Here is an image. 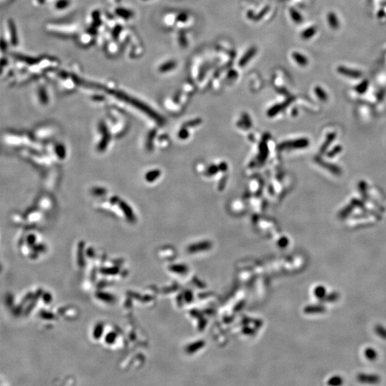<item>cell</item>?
Returning <instances> with one entry per match:
<instances>
[{
    "instance_id": "1",
    "label": "cell",
    "mask_w": 386,
    "mask_h": 386,
    "mask_svg": "<svg viewBox=\"0 0 386 386\" xmlns=\"http://www.w3.org/2000/svg\"><path fill=\"white\" fill-rule=\"evenodd\" d=\"M357 379L362 383L366 384H378L380 383V378L376 374H366V373H359L357 376Z\"/></svg>"
},
{
    "instance_id": "2",
    "label": "cell",
    "mask_w": 386,
    "mask_h": 386,
    "mask_svg": "<svg viewBox=\"0 0 386 386\" xmlns=\"http://www.w3.org/2000/svg\"><path fill=\"white\" fill-rule=\"evenodd\" d=\"M72 6V0H55L52 3V10L55 12H65Z\"/></svg>"
},
{
    "instance_id": "3",
    "label": "cell",
    "mask_w": 386,
    "mask_h": 386,
    "mask_svg": "<svg viewBox=\"0 0 386 386\" xmlns=\"http://www.w3.org/2000/svg\"><path fill=\"white\" fill-rule=\"evenodd\" d=\"M337 70L340 74H343V75H345V76L350 77H352V78H359L360 77H361L362 75V73L360 72L359 70H356V69H351V68H347V67H344V66L343 67H338Z\"/></svg>"
},
{
    "instance_id": "4",
    "label": "cell",
    "mask_w": 386,
    "mask_h": 386,
    "mask_svg": "<svg viewBox=\"0 0 386 386\" xmlns=\"http://www.w3.org/2000/svg\"><path fill=\"white\" fill-rule=\"evenodd\" d=\"M326 308L323 305H311L306 306L304 309V312L306 314L316 315L325 313Z\"/></svg>"
},
{
    "instance_id": "5",
    "label": "cell",
    "mask_w": 386,
    "mask_h": 386,
    "mask_svg": "<svg viewBox=\"0 0 386 386\" xmlns=\"http://www.w3.org/2000/svg\"><path fill=\"white\" fill-rule=\"evenodd\" d=\"M327 23L332 30H337L340 27V22L338 16L333 12H330L327 16Z\"/></svg>"
},
{
    "instance_id": "6",
    "label": "cell",
    "mask_w": 386,
    "mask_h": 386,
    "mask_svg": "<svg viewBox=\"0 0 386 386\" xmlns=\"http://www.w3.org/2000/svg\"><path fill=\"white\" fill-rule=\"evenodd\" d=\"M340 297V293L338 292H332L330 293L326 294L323 299H321V302L322 303H335L338 301Z\"/></svg>"
},
{
    "instance_id": "7",
    "label": "cell",
    "mask_w": 386,
    "mask_h": 386,
    "mask_svg": "<svg viewBox=\"0 0 386 386\" xmlns=\"http://www.w3.org/2000/svg\"><path fill=\"white\" fill-rule=\"evenodd\" d=\"M364 356L370 361H374L378 358V353L373 347H367L364 350Z\"/></svg>"
},
{
    "instance_id": "8",
    "label": "cell",
    "mask_w": 386,
    "mask_h": 386,
    "mask_svg": "<svg viewBox=\"0 0 386 386\" xmlns=\"http://www.w3.org/2000/svg\"><path fill=\"white\" fill-rule=\"evenodd\" d=\"M313 293H314V295L315 296L318 300H321V299H323V298L327 294L326 288H325L323 285H318V286H316L315 288L313 290Z\"/></svg>"
},
{
    "instance_id": "9",
    "label": "cell",
    "mask_w": 386,
    "mask_h": 386,
    "mask_svg": "<svg viewBox=\"0 0 386 386\" xmlns=\"http://www.w3.org/2000/svg\"><path fill=\"white\" fill-rule=\"evenodd\" d=\"M375 332L377 334V335L379 336L380 338L386 340V328L381 325H377L375 326Z\"/></svg>"
},
{
    "instance_id": "10",
    "label": "cell",
    "mask_w": 386,
    "mask_h": 386,
    "mask_svg": "<svg viewBox=\"0 0 386 386\" xmlns=\"http://www.w3.org/2000/svg\"><path fill=\"white\" fill-rule=\"evenodd\" d=\"M343 382V380L342 379L341 377L336 376L331 377L330 379L328 380V381H327V385H332V386L340 385H342Z\"/></svg>"
},
{
    "instance_id": "11",
    "label": "cell",
    "mask_w": 386,
    "mask_h": 386,
    "mask_svg": "<svg viewBox=\"0 0 386 386\" xmlns=\"http://www.w3.org/2000/svg\"><path fill=\"white\" fill-rule=\"evenodd\" d=\"M316 32H317V29H316L315 27H311L310 28H308V30L305 31V34H304V36L305 38L306 39H310V38L313 36L314 35H315Z\"/></svg>"
},
{
    "instance_id": "12",
    "label": "cell",
    "mask_w": 386,
    "mask_h": 386,
    "mask_svg": "<svg viewBox=\"0 0 386 386\" xmlns=\"http://www.w3.org/2000/svg\"><path fill=\"white\" fill-rule=\"evenodd\" d=\"M304 141H297V142H286L285 143L283 147H303L304 145Z\"/></svg>"
},
{
    "instance_id": "13",
    "label": "cell",
    "mask_w": 386,
    "mask_h": 386,
    "mask_svg": "<svg viewBox=\"0 0 386 386\" xmlns=\"http://www.w3.org/2000/svg\"><path fill=\"white\" fill-rule=\"evenodd\" d=\"M315 91L316 94H317V95L320 98L322 99V100H325V98H326V94H325L324 91L322 89L321 87H315Z\"/></svg>"
},
{
    "instance_id": "14",
    "label": "cell",
    "mask_w": 386,
    "mask_h": 386,
    "mask_svg": "<svg viewBox=\"0 0 386 386\" xmlns=\"http://www.w3.org/2000/svg\"><path fill=\"white\" fill-rule=\"evenodd\" d=\"M367 84H368V83H367V82L366 81V80H365V81H363L361 84H360L359 86H358V89H358V90L360 92H363L364 90H365V89H367Z\"/></svg>"
},
{
    "instance_id": "15",
    "label": "cell",
    "mask_w": 386,
    "mask_h": 386,
    "mask_svg": "<svg viewBox=\"0 0 386 386\" xmlns=\"http://www.w3.org/2000/svg\"><path fill=\"white\" fill-rule=\"evenodd\" d=\"M47 1H50V0H33V2H34V4H35L41 6V5L45 4Z\"/></svg>"
}]
</instances>
